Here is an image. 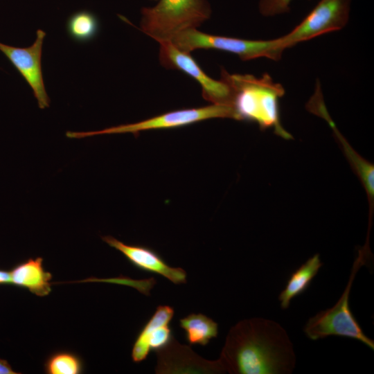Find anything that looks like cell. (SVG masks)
<instances>
[{
  "mask_svg": "<svg viewBox=\"0 0 374 374\" xmlns=\"http://www.w3.org/2000/svg\"><path fill=\"white\" fill-rule=\"evenodd\" d=\"M219 359L231 374H290L296 362L286 330L262 317L244 319L232 326Z\"/></svg>",
  "mask_w": 374,
  "mask_h": 374,
  "instance_id": "cell-1",
  "label": "cell"
},
{
  "mask_svg": "<svg viewBox=\"0 0 374 374\" xmlns=\"http://www.w3.org/2000/svg\"><path fill=\"white\" fill-rule=\"evenodd\" d=\"M221 80L231 89L236 120L255 122L262 130L272 127L277 135L286 139L292 137L280 121L278 101L285 93L281 84L274 82L268 74L257 78L249 74H230L224 69Z\"/></svg>",
  "mask_w": 374,
  "mask_h": 374,
  "instance_id": "cell-2",
  "label": "cell"
},
{
  "mask_svg": "<svg viewBox=\"0 0 374 374\" xmlns=\"http://www.w3.org/2000/svg\"><path fill=\"white\" fill-rule=\"evenodd\" d=\"M141 28L159 43L171 42L179 33L197 28L210 18L206 0H159L141 10Z\"/></svg>",
  "mask_w": 374,
  "mask_h": 374,
  "instance_id": "cell-3",
  "label": "cell"
},
{
  "mask_svg": "<svg viewBox=\"0 0 374 374\" xmlns=\"http://www.w3.org/2000/svg\"><path fill=\"white\" fill-rule=\"evenodd\" d=\"M367 253L359 250L354 261L347 285L337 303L331 308L317 312L304 326L306 337L313 341L329 336H339L356 339L374 350V341L366 335L352 313L349 298L353 282L359 269L364 265Z\"/></svg>",
  "mask_w": 374,
  "mask_h": 374,
  "instance_id": "cell-4",
  "label": "cell"
},
{
  "mask_svg": "<svg viewBox=\"0 0 374 374\" xmlns=\"http://www.w3.org/2000/svg\"><path fill=\"white\" fill-rule=\"evenodd\" d=\"M171 42L179 50L190 53L195 49H217L238 55L243 60L267 57L277 60L285 50L280 38L272 40H247L212 35L197 28L184 30Z\"/></svg>",
  "mask_w": 374,
  "mask_h": 374,
  "instance_id": "cell-5",
  "label": "cell"
},
{
  "mask_svg": "<svg viewBox=\"0 0 374 374\" xmlns=\"http://www.w3.org/2000/svg\"><path fill=\"white\" fill-rule=\"evenodd\" d=\"M215 118L236 120V115L232 106L212 104L199 108L172 111L140 122L111 127L98 131L67 132L66 135L71 139L124 133H132L138 136L142 131L180 127Z\"/></svg>",
  "mask_w": 374,
  "mask_h": 374,
  "instance_id": "cell-6",
  "label": "cell"
},
{
  "mask_svg": "<svg viewBox=\"0 0 374 374\" xmlns=\"http://www.w3.org/2000/svg\"><path fill=\"white\" fill-rule=\"evenodd\" d=\"M350 3L351 0H321L298 26L279 37L285 49L342 29L348 21Z\"/></svg>",
  "mask_w": 374,
  "mask_h": 374,
  "instance_id": "cell-7",
  "label": "cell"
},
{
  "mask_svg": "<svg viewBox=\"0 0 374 374\" xmlns=\"http://www.w3.org/2000/svg\"><path fill=\"white\" fill-rule=\"evenodd\" d=\"M159 44L161 65L166 69L180 70L193 78L202 87L203 98L212 104L232 106V91L224 81L207 75L190 53L179 50L171 42Z\"/></svg>",
  "mask_w": 374,
  "mask_h": 374,
  "instance_id": "cell-8",
  "label": "cell"
},
{
  "mask_svg": "<svg viewBox=\"0 0 374 374\" xmlns=\"http://www.w3.org/2000/svg\"><path fill=\"white\" fill-rule=\"evenodd\" d=\"M34 43L26 48L15 47L0 42V51L31 87L40 109L48 107L50 100L46 93L42 69V46L46 33L37 30Z\"/></svg>",
  "mask_w": 374,
  "mask_h": 374,
  "instance_id": "cell-9",
  "label": "cell"
},
{
  "mask_svg": "<svg viewBox=\"0 0 374 374\" xmlns=\"http://www.w3.org/2000/svg\"><path fill=\"white\" fill-rule=\"evenodd\" d=\"M157 374L174 373H224L225 370L218 359H205L190 346L182 345L174 337L163 348L156 351Z\"/></svg>",
  "mask_w": 374,
  "mask_h": 374,
  "instance_id": "cell-10",
  "label": "cell"
},
{
  "mask_svg": "<svg viewBox=\"0 0 374 374\" xmlns=\"http://www.w3.org/2000/svg\"><path fill=\"white\" fill-rule=\"evenodd\" d=\"M174 314V308L170 305L157 307L134 340L131 353L134 363L144 361L151 351L156 352L169 344L173 337L170 324Z\"/></svg>",
  "mask_w": 374,
  "mask_h": 374,
  "instance_id": "cell-11",
  "label": "cell"
},
{
  "mask_svg": "<svg viewBox=\"0 0 374 374\" xmlns=\"http://www.w3.org/2000/svg\"><path fill=\"white\" fill-rule=\"evenodd\" d=\"M102 239L108 245L119 251L136 269L162 276L176 285L186 283V271L181 267H170L152 249L141 245L127 244L110 235L102 237Z\"/></svg>",
  "mask_w": 374,
  "mask_h": 374,
  "instance_id": "cell-12",
  "label": "cell"
},
{
  "mask_svg": "<svg viewBox=\"0 0 374 374\" xmlns=\"http://www.w3.org/2000/svg\"><path fill=\"white\" fill-rule=\"evenodd\" d=\"M12 284L26 288L38 296L51 291L52 275L43 266V258H30L16 265L11 271Z\"/></svg>",
  "mask_w": 374,
  "mask_h": 374,
  "instance_id": "cell-13",
  "label": "cell"
},
{
  "mask_svg": "<svg viewBox=\"0 0 374 374\" xmlns=\"http://www.w3.org/2000/svg\"><path fill=\"white\" fill-rule=\"evenodd\" d=\"M322 266L319 254L315 253L291 274L278 295L282 309H287L294 298L307 290Z\"/></svg>",
  "mask_w": 374,
  "mask_h": 374,
  "instance_id": "cell-14",
  "label": "cell"
},
{
  "mask_svg": "<svg viewBox=\"0 0 374 374\" xmlns=\"http://www.w3.org/2000/svg\"><path fill=\"white\" fill-rule=\"evenodd\" d=\"M324 118L329 122L331 127L333 129L335 135L341 145L344 154L348 159L352 168L359 177V180L366 190L369 206L368 220L371 222L374 209V166L364 159L350 145L347 141L337 130L328 116H326Z\"/></svg>",
  "mask_w": 374,
  "mask_h": 374,
  "instance_id": "cell-15",
  "label": "cell"
},
{
  "mask_svg": "<svg viewBox=\"0 0 374 374\" xmlns=\"http://www.w3.org/2000/svg\"><path fill=\"white\" fill-rule=\"evenodd\" d=\"M190 346H206L218 335V324L211 318L201 313H192L179 321Z\"/></svg>",
  "mask_w": 374,
  "mask_h": 374,
  "instance_id": "cell-16",
  "label": "cell"
},
{
  "mask_svg": "<svg viewBox=\"0 0 374 374\" xmlns=\"http://www.w3.org/2000/svg\"><path fill=\"white\" fill-rule=\"evenodd\" d=\"M98 27L97 17L87 10L73 14L66 23L69 36L79 42H86L94 38L98 31Z\"/></svg>",
  "mask_w": 374,
  "mask_h": 374,
  "instance_id": "cell-17",
  "label": "cell"
},
{
  "mask_svg": "<svg viewBox=\"0 0 374 374\" xmlns=\"http://www.w3.org/2000/svg\"><path fill=\"white\" fill-rule=\"evenodd\" d=\"M44 369L47 374H80L84 370V364L78 355L61 350L48 357Z\"/></svg>",
  "mask_w": 374,
  "mask_h": 374,
  "instance_id": "cell-18",
  "label": "cell"
},
{
  "mask_svg": "<svg viewBox=\"0 0 374 374\" xmlns=\"http://www.w3.org/2000/svg\"><path fill=\"white\" fill-rule=\"evenodd\" d=\"M292 0H260L259 10L261 15L271 17L289 12Z\"/></svg>",
  "mask_w": 374,
  "mask_h": 374,
  "instance_id": "cell-19",
  "label": "cell"
},
{
  "mask_svg": "<svg viewBox=\"0 0 374 374\" xmlns=\"http://www.w3.org/2000/svg\"><path fill=\"white\" fill-rule=\"evenodd\" d=\"M11 368L8 362L4 359H0V374H16Z\"/></svg>",
  "mask_w": 374,
  "mask_h": 374,
  "instance_id": "cell-20",
  "label": "cell"
},
{
  "mask_svg": "<svg viewBox=\"0 0 374 374\" xmlns=\"http://www.w3.org/2000/svg\"><path fill=\"white\" fill-rule=\"evenodd\" d=\"M10 283H12L10 271L0 269V284Z\"/></svg>",
  "mask_w": 374,
  "mask_h": 374,
  "instance_id": "cell-21",
  "label": "cell"
}]
</instances>
